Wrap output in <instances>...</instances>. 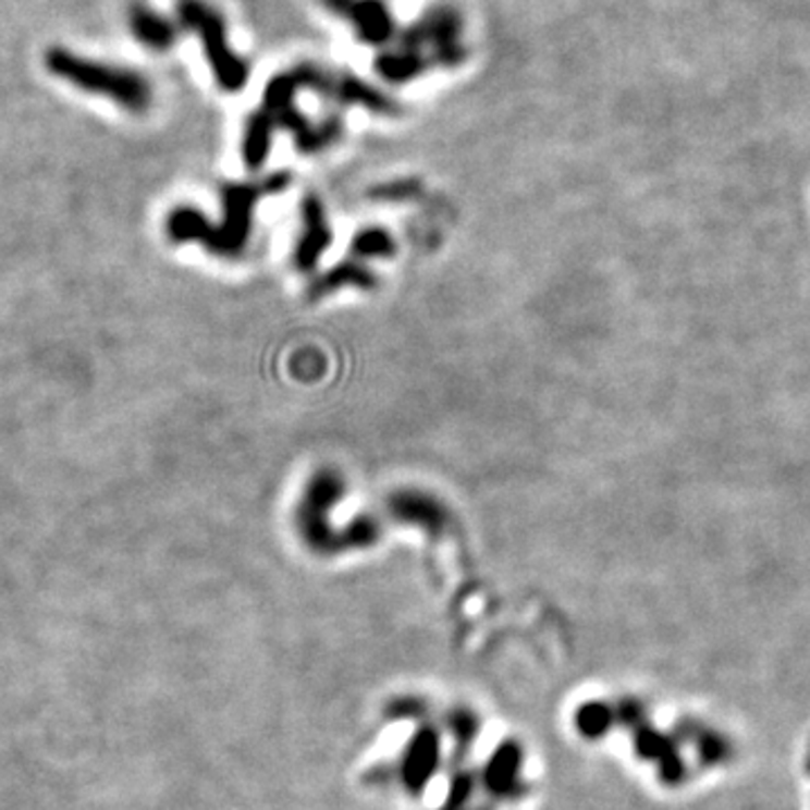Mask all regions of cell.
Returning a JSON list of instances; mask_svg holds the SVG:
<instances>
[{"instance_id": "7a4b0ae2", "label": "cell", "mask_w": 810, "mask_h": 810, "mask_svg": "<svg viewBox=\"0 0 810 810\" xmlns=\"http://www.w3.org/2000/svg\"><path fill=\"white\" fill-rule=\"evenodd\" d=\"M257 198L253 187H228L225 208L228 219L223 225H212L200 212L192 208H176L167 217V234L176 244L200 242L214 250V255H236L248 236V212Z\"/></svg>"}, {"instance_id": "6da1fadb", "label": "cell", "mask_w": 810, "mask_h": 810, "mask_svg": "<svg viewBox=\"0 0 810 810\" xmlns=\"http://www.w3.org/2000/svg\"><path fill=\"white\" fill-rule=\"evenodd\" d=\"M46 68L57 79L84 93L107 97L128 113H145L151 107V84L133 68L86 59L65 48H50L46 52Z\"/></svg>"}, {"instance_id": "5b68a950", "label": "cell", "mask_w": 810, "mask_h": 810, "mask_svg": "<svg viewBox=\"0 0 810 810\" xmlns=\"http://www.w3.org/2000/svg\"><path fill=\"white\" fill-rule=\"evenodd\" d=\"M331 14L352 23L356 39L383 48L398 37V27L385 0H320Z\"/></svg>"}, {"instance_id": "3957f363", "label": "cell", "mask_w": 810, "mask_h": 810, "mask_svg": "<svg viewBox=\"0 0 810 810\" xmlns=\"http://www.w3.org/2000/svg\"><path fill=\"white\" fill-rule=\"evenodd\" d=\"M176 19L179 27L200 39L219 86L230 93L240 90L248 79V63L230 48L223 16L206 0H179Z\"/></svg>"}, {"instance_id": "277c9868", "label": "cell", "mask_w": 810, "mask_h": 810, "mask_svg": "<svg viewBox=\"0 0 810 810\" xmlns=\"http://www.w3.org/2000/svg\"><path fill=\"white\" fill-rule=\"evenodd\" d=\"M462 14L449 3L426 10L410 27L398 32V48L421 54L428 65H459L468 50L462 44Z\"/></svg>"}, {"instance_id": "9c48e42d", "label": "cell", "mask_w": 810, "mask_h": 810, "mask_svg": "<svg viewBox=\"0 0 810 810\" xmlns=\"http://www.w3.org/2000/svg\"><path fill=\"white\" fill-rule=\"evenodd\" d=\"M394 248L392 240L381 232V230H369V232H363L360 236H356L354 242V253H363V255H390Z\"/></svg>"}, {"instance_id": "ba28073f", "label": "cell", "mask_w": 810, "mask_h": 810, "mask_svg": "<svg viewBox=\"0 0 810 810\" xmlns=\"http://www.w3.org/2000/svg\"><path fill=\"white\" fill-rule=\"evenodd\" d=\"M341 284H360V286H371V284H375V280H371V278L367 275V270H363V268H358V266H341V268H335L333 273H329L327 278L320 280L318 291L324 293V291H331V289L341 286Z\"/></svg>"}, {"instance_id": "52a82bcc", "label": "cell", "mask_w": 810, "mask_h": 810, "mask_svg": "<svg viewBox=\"0 0 810 810\" xmlns=\"http://www.w3.org/2000/svg\"><path fill=\"white\" fill-rule=\"evenodd\" d=\"M304 223H307V234L297 248V261L302 268H311L320 255V250L329 244V230L324 225L322 208L316 198L304 202Z\"/></svg>"}, {"instance_id": "8992f818", "label": "cell", "mask_w": 810, "mask_h": 810, "mask_svg": "<svg viewBox=\"0 0 810 810\" xmlns=\"http://www.w3.org/2000/svg\"><path fill=\"white\" fill-rule=\"evenodd\" d=\"M128 27L133 37L151 50H169L179 39V23L162 16L145 3H133L128 8Z\"/></svg>"}]
</instances>
